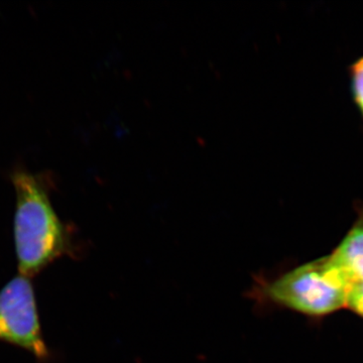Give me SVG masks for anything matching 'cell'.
Here are the masks:
<instances>
[{
    "mask_svg": "<svg viewBox=\"0 0 363 363\" xmlns=\"http://www.w3.org/2000/svg\"><path fill=\"white\" fill-rule=\"evenodd\" d=\"M11 179L16 196L13 238L18 272L32 279L55 260L74 255L72 233L52 207L49 176L18 168Z\"/></svg>",
    "mask_w": 363,
    "mask_h": 363,
    "instance_id": "6da1fadb",
    "label": "cell"
},
{
    "mask_svg": "<svg viewBox=\"0 0 363 363\" xmlns=\"http://www.w3.org/2000/svg\"><path fill=\"white\" fill-rule=\"evenodd\" d=\"M350 284L331 257L313 260L279 278L257 279L250 298L311 317H323L346 307Z\"/></svg>",
    "mask_w": 363,
    "mask_h": 363,
    "instance_id": "7a4b0ae2",
    "label": "cell"
},
{
    "mask_svg": "<svg viewBox=\"0 0 363 363\" xmlns=\"http://www.w3.org/2000/svg\"><path fill=\"white\" fill-rule=\"evenodd\" d=\"M0 341L23 348L40 360L50 357L35 289L28 277L18 274L0 290Z\"/></svg>",
    "mask_w": 363,
    "mask_h": 363,
    "instance_id": "3957f363",
    "label": "cell"
},
{
    "mask_svg": "<svg viewBox=\"0 0 363 363\" xmlns=\"http://www.w3.org/2000/svg\"><path fill=\"white\" fill-rule=\"evenodd\" d=\"M329 257L342 271L350 288L353 284L363 283V205L358 209L354 224Z\"/></svg>",
    "mask_w": 363,
    "mask_h": 363,
    "instance_id": "277c9868",
    "label": "cell"
},
{
    "mask_svg": "<svg viewBox=\"0 0 363 363\" xmlns=\"http://www.w3.org/2000/svg\"><path fill=\"white\" fill-rule=\"evenodd\" d=\"M350 86L353 99L363 118V57L350 67Z\"/></svg>",
    "mask_w": 363,
    "mask_h": 363,
    "instance_id": "5b68a950",
    "label": "cell"
},
{
    "mask_svg": "<svg viewBox=\"0 0 363 363\" xmlns=\"http://www.w3.org/2000/svg\"><path fill=\"white\" fill-rule=\"evenodd\" d=\"M346 307L363 318V283L353 284L350 286L346 300Z\"/></svg>",
    "mask_w": 363,
    "mask_h": 363,
    "instance_id": "8992f818",
    "label": "cell"
}]
</instances>
